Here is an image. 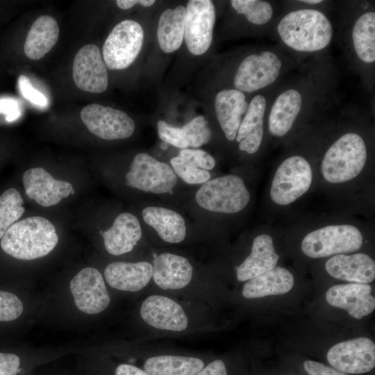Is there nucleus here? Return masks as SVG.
I'll return each instance as SVG.
<instances>
[{"mask_svg":"<svg viewBox=\"0 0 375 375\" xmlns=\"http://www.w3.org/2000/svg\"><path fill=\"white\" fill-rule=\"evenodd\" d=\"M282 42L300 52H315L325 49L333 36L329 19L315 9H299L285 15L277 26Z\"/></svg>","mask_w":375,"mask_h":375,"instance_id":"1","label":"nucleus"},{"mask_svg":"<svg viewBox=\"0 0 375 375\" xmlns=\"http://www.w3.org/2000/svg\"><path fill=\"white\" fill-rule=\"evenodd\" d=\"M58 242L53 224L44 217L33 216L11 225L1 238V247L13 258L30 260L49 254Z\"/></svg>","mask_w":375,"mask_h":375,"instance_id":"2","label":"nucleus"},{"mask_svg":"<svg viewBox=\"0 0 375 375\" xmlns=\"http://www.w3.org/2000/svg\"><path fill=\"white\" fill-rule=\"evenodd\" d=\"M367 160V149L362 135L345 133L325 151L320 163L321 176L332 185L351 181L363 171Z\"/></svg>","mask_w":375,"mask_h":375,"instance_id":"3","label":"nucleus"},{"mask_svg":"<svg viewBox=\"0 0 375 375\" xmlns=\"http://www.w3.org/2000/svg\"><path fill=\"white\" fill-rule=\"evenodd\" d=\"M362 231L351 224H335L317 228L302 239L301 249L308 257L321 258L347 254L360 249Z\"/></svg>","mask_w":375,"mask_h":375,"instance_id":"4","label":"nucleus"},{"mask_svg":"<svg viewBox=\"0 0 375 375\" xmlns=\"http://www.w3.org/2000/svg\"><path fill=\"white\" fill-rule=\"evenodd\" d=\"M195 199L198 205L206 210L235 214L247 206L251 194L240 176L227 174L203 183Z\"/></svg>","mask_w":375,"mask_h":375,"instance_id":"5","label":"nucleus"},{"mask_svg":"<svg viewBox=\"0 0 375 375\" xmlns=\"http://www.w3.org/2000/svg\"><path fill=\"white\" fill-rule=\"evenodd\" d=\"M313 179L310 163L301 155H292L276 168L269 187L272 201L286 206L303 197L310 190Z\"/></svg>","mask_w":375,"mask_h":375,"instance_id":"6","label":"nucleus"},{"mask_svg":"<svg viewBox=\"0 0 375 375\" xmlns=\"http://www.w3.org/2000/svg\"><path fill=\"white\" fill-rule=\"evenodd\" d=\"M144 40L141 25L131 19L117 24L108 35L103 46V60L110 69L129 67L138 56Z\"/></svg>","mask_w":375,"mask_h":375,"instance_id":"7","label":"nucleus"},{"mask_svg":"<svg viewBox=\"0 0 375 375\" xmlns=\"http://www.w3.org/2000/svg\"><path fill=\"white\" fill-rule=\"evenodd\" d=\"M142 320L151 328L166 333L189 330L191 319L183 305L165 294L148 295L140 307Z\"/></svg>","mask_w":375,"mask_h":375,"instance_id":"8","label":"nucleus"},{"mask_svg":"<svg viewBox=\"0 0 375 375\" xmlns=\"http://www.w3.org/2000/svg\"><path fill=\"white\" fill-rule=\"evenodd\" d=\"M125 178L127 185L157 194L172 193L178 180L171 166L146 153L134 157Z\"/></svg>","mask_w":375,"mask_h":375,"instance_id":"9","label":"nucleus"},{"mask_svg":"<svg viewBox=\"0 0 375 375\" xmlns=\"http://www.w3.org/2000/svg\"><path fill=\"white\" fill-rule=\"evenodd\" d=\"M282 61L274 52L264 51L244 58L235 72V89L242 92H253L274 83L280 75Z\"/></svg>","mask_w":375,"mask_h":375,"instance_id":"10","label":"nucleus"},{"mask_svg":"<svg viewBox=\"0 0 375 375\" xmlns=\"http://www.w3.org/2000/svg\"><path fill=\"white\" fill-rule=\"evenodd\" d=\"M81 118L94 135L107 140L131 137L135 124L126 112L98 103H91L81 110Z\"/></svg>","mask_w":375,"mask_h":375,"instance_id":"11","label":"nucleus"},{"mask_svg":"<svg viewBox=\"0 0 375 375\" xmlns=\"http://www.w3.org/2000/svg\"><path fill=\"white\" fill-rule=\"evenodd\" d=\"M216 18L210 0H190L186 7L184 38L189 51L202 55L210 48Z\"/></svg>","mask_w":375,"mask_h":375,"instance_id":"12","label":"nucleus"},{"mask_svg":"<svg viewBox=\"0 0 375 375\" xmlns=\"http://www.w3.org/2000/svg\"><path fill=\"white\" fill-rule=\"evenodd\" d=\"M333 368L345 374L367 373L375 366V344L367 338H357L339 342L327 352Z\"/></svg>","mask_w":375,"mask_h":375,"instance_id":"13","label":"nucleus"},{"mask_svg":"<svg viewBox=\"0 0 375 375\" xmlns=\"http://www.w3.org/2000/svg\"><path fill=\"white\" fill-rule=\"evenodd\" d=\"M69 289L76 306L85 314H99L110 304V297L103 277L94 267L78 272L71 280Z\"/></svg>","mask_w":375,"mask_h":375,"instance_id":"14","label":"nucleus"},{"mask_svg":"<svg viewBox=\"0 0 375 375\" xmlns=\"http://www.w3.org/2000/svg\"><path fill=\"white\" fill-rule=\"evenodd\" d=\"M73 78L76 85L85 92L102 93L108 85L106 66L98 47L88 44L81 47L73 62Z\"/></svg>","mask_w":375,"mask_h":375,"instance_id":"15","label":"nucleus"},{"mask_svg":"<svg viewBox=\"0 0 375 375\" xmlns=\"http://www.w3.org/2000/svg\"><path fill=\"white\" fill-rule=\"evenodd\" d=\"M152 281L159 289L179 291L192 281L194 268L185 257L164 252L156 255L152 262Z\"/></svg>","mask_w":375,"mask_h":375,"instance_id":"16","label":"nucleus"},{"mask_svg":"<svg viewBox=\"0 0 375 375\" xmlns=\"http://www.w3.org/2000/svg\"><path fill=\"white\" fill-rule=\"evenodd\" d=\"M22 181L27 196L43 207L60 203L74 189L70 183L55 179L42 167L26 170Z\"/></svg>","mask_w":375,"mask_h":375,"instance_id":"17","label":"nucleus"},{"mask_svg":"<svg viewBox=\"0 0 375 375\" xmlns=\"http://www.w3.org/2000/svg\"><path fill=\"white\" fill-rule=\"evenodd\" d=\"M332 306L346 310L352 317L361 319L375 308V299L368 283H352L335 285L326 294Z\"/></svg>","mask_w":375,"mask_h":375,"instance_id":"18","label":"nucleus"},{"mask_svg":"<svg viewBox=\"0 0 375 375\" xmlns=\"http://www.w3.org/2000/svg\"><path fill=\"white\" fill-rule=\"evenodd\" d=\"M152 264L148 261L112 262L104 270V278L111 288L129 292L145 288L152 281Z\"/></svg>","mask_w":375,"mask_h":375,"instance_id":"19","label":"nucleus"},{"mask_svg":"<svg viewBox=\"0 0 375 375\" xmlns=\"http://www.w3.org/2000/svg\"><path fill=\"white\" fill-rule=\"evenodd\" d=\"M325 269L331 276L348 282L369 284L375 278V262L362 253L333 256L326 260Z\"/></svg>","mask_w":375,"mask_h":375,"instance_id":"20","label":"nucleus"},{"mask_svg":"<svg viewBox=\"0 0 375 375\" xmlns=\"http://www.w3.org/2000/svg\"><path fill=\"white\" fill-rule=\"evenodd\" d=\"M278 259L272 237L260 234L253 239L249 255L235 267L236 278L246 282L276 267Z\"/></svg>","mask_w":375,"mask_h":375,"instance_id":"21","label":"nucleus"},{"mask_svg":"<svg viewBox=\"0 0 375 375\" xmlns=\"http://www.w3.org/2000/svg\"><path fill=\"white\" fill-rule=\"evenodd\" d=\"M248 106L245 94L236 89L222 90L216 94L215 99L216 116L228 141L235 140Z\"/></svg>","mask_w":375,"mask_h":375,"instance_id":"22","label":"nucleus"},{"mask_svg":"<svg viewBox=\"0 0 375 375\" xmlns=\"http://www.w3.org/2000/svg\"><path fill=\"white\" fill-rule=\"evenodd\" d=\"M266 106L265 97L261 94L256 95L249 103L235 140L241 151L253 154L260 149L264 136Z\"/></svg>","mask_w":375,"mask_h":375,"instance_id":"23","label":"nucleus"},{"mask_svg":"<svg viewBox=\"0 0 375 375\" xmlns=\"http://www.w3.org/2000/svg\"><path fill=\"white\" fill-rule=\"evenodd\" d=\"M100 233L106 250L114 256L131 252L142 234L138 219L129 212L119 214L110 228Z\"/></svg>","mask_w":375,"mask_h":375,"instance_id":"24","label":"nucleus"},{"mask_svg":"<svg viewBox=\"0 0 375 375\" xmlns=\"http://www.w3.org/2000/svg\"><path fill=\"white\" fill-rule=\"evenodd\" d=\"M302 106L299 90H286L274 100L268 116V130L276 138L286 135L292 129Z\"/></svg>","mask_w":375,"mask_h":375,"instance_id":"25","label":"nucleus"},{"mask_svg":"<svg viewBox=\"0 0 375 375\" xmlns=\"http://www.w3.org/2000/svg\"><path fill=\"white\" fill-rule=\"evenodd\" d=\"M207 362L198 356L159 353L147 356L140 367L150 375H196Z\"/></svg>","mask_w":375,"mask_h":375,"instance_id":"26","label":"nucleus"},{"mask_svg":"<svg viewBox=\"0 0 375 375\" xmlns=\"http://www.w3.org/2000/svg\"><path fill=\"white\" fill-rule=\"evenodd\" d=\"M294 283L292 274L287 269L276 266L265 273L246 281L242 294L246 299L283 294L290 291Z\"/></svg>","mask_w":375,"mask_h":375,"instance_id":"27","label":"nucleus"},{"mask_svg":"<svg viewBox=\"0 0 375 375\" xmlns=\"http://www.w3.org/2000/svg\"><path fill=\"white\" fill-rule=\"evenodd\" d=\"M145 223L153 228L165 242L178 244L183 242L187 233L185 222L178 212L171 209L149 206L142 210Z\"/></svg>","mask_w":375,"mask_h":375,"instance_id":"28","label":"nucleus"},{"mask_svg":"<svg viewBox=\"0 0 375 375\" xmlns=\"http://www.w3.org/2000/svg\"><path fill=\"white\" fill-rule=\"evenodd\" d=\"M59 35L56 20L50 15H41L33 23L25 40L24 50L30 59L42 58L55 46Z\"/></svg>","mask_w":375,"mask_h":375,"instance_id":"29","label":"nucleus"},{"mask_svg":"<svg viewBox=\"0 0 375 375\" xmlns=\"http://www.w3.org/2000/svg\"><path fill=\"white\" fill-rule=\"evenodd\" d=\"M186 8L178 6L165 10L158 20L157 38L160 49L172 53L181 47L185 33Z\"/></svg>","mask_w":375,"mask_h":375,"instance_id":"30","label":"nucleus"},{"mask_svg":"<svg viewBox=\"0 0 375 375\" xmlns=\"http://www.w3.org/2000/svg\"><path fill=\"white\" fill-rule=\"evenodd\" d=\"M352 44L357 57L365 63L375 61V12L361 15L354 23L351 33Z\"/></svg>","mask_w":375,"mask_h":375,"instance_id":"31","label":"nucleus"},{"mask_svg":"<svg viewBox=\"0 0 375 375\" xmlns=\"http://www.w3.org/2000/svg\"><path fill=\"white\" fill-rule=\"evenodd\" d=\"M23 204L24 200L15 188H9L0 196V239L24 212Z\"/></svg>","mask_w":375,"mask_h":375,"instance_id":"32","label":"nucleus"},{"mask_svg":"<svg viewBox=\"0 0 375 375\" xmlns=\"http://www.w3.org/2000/svg\"><path fill=\"white\" fill-rule=\"evenodd\" d=\"M231 5L240 15L256 25L267 24L272 17V6L267 1L261 0H232Z\"/></svg>","mask_w":375,"mask_h":375,"instance_id":"33","label":"nucleus"},{"mask_svg":"<svg viewBox=\"0 0 375 375\" xmlns=\"http://www.w3.org/2000/svg\"><path fill=\"white\" fill-rule=\"evenodd\" d=\"M170 164L176 176L188 184H201L210 178L208 171L194 166L179 156L172 158Z\"/></svg>","mask_w":375,"mask_h":375,"instance_id":"34","label":"nucleus"},{"mask_svg":"<svg viewBox=\"0 0 375 375\" xmlns=\"http://www.w3.org/2000/svg\"><path fill=\"white\" fill-rule=\"evenodd\" d=\"M188 147H199L208 143L211 131L203 116H197L185 124L182 128Z\"/></svg>","mask_w":375,"mask_h":375,"instance_id":"35","label":"nucleus"},{"mask_svg":"<svg viewBox=\"0 0 375 375\" xmlns=\"http://www.w3.org/2000/svg\"><path fill=\"white\" fill-rule=\"evenodd\" d=\"M24 305L19 297L10 292L0 290V322H10L19 317Z\"/></svg>","mask_w":375,"mask_h":375,"instance_id":"36","label":"nucleus"},{"mask_svg":"<svg viewBox=\"0 0 375 375\" xmlns=\"http://www.w3.org/2000/svg\"><path fill=\"white\" fill-rule=\"evenodd\" d=\"M159 138L165 142L177 148H188V142L181 128L171 126L162 120L157 122Z\"/></svg>","mask_w":375,"mask_h":375,"instance_id":"37","label":"nucleus"},{"mask_svg":"<svg viewBox=\"0 0 375 375\" xmlns=\"http://www.w3.org/2000/svg\"><path fill=\"white\" fill-rule=\"evenodd\" d=\"M179 156L194 166L207 171L212 169L216 164L215 158L210 153L199 149H181L179 152Z\"/></svg>","mask_w":375,"mask_h":375,"instance_id":"38","label":"nucleus"},{"mask_svg":"<svg viewBox=\"0 0 375 375\" xmlns=\"http://www.w3.org/2000/svg\"><path fill=\"white\" fill-rule=\"evenodd\" d=\"M21 94L27 101L40 108H46L49 104L47 97L34 88L30 79L25 75H21L18 81Z\"/></svg>","mask_w":375,"mask_h":375,"instance_id":"39","label":"nucleus"},{"mask_svg":"<svg viewBox=\"0 0 375 375\" xmlns=\"http://www.w3.org/2000/svg\"><path fill=\"white\" fill-rule=\"evenodd\" d=\"M19 366L20 359L17 355L0 352V375H17Z\"/></svg>","mask_w":375,"mask_h":375,"instance_id":"40","label":"nucleus"},{"mask_svg":"<svg viewBox=\"0 0 375 375\" xmlns=\"http://www.w3.org/2000/svg\"><path fill=\"white\" fill-rule=\"evenodd\" d=\"M303 368L309 375H348L321 362L306 360Z\"/></svg>","mask_w":375,"mask_h":375,"instance_id":"41","label":"nucleus"},{"mask_svg":"<svg viewBox=\"0 0 375 375\" xmlns=\"http://www.w3.org/2000/svg\"><path fill=\"white\" fill-rule=\"evenodd\" d=\"M196 375H228L225 362L221 359L209 361Z\"/></svg>","mask_w":375,"mask_h":375,"instance_id":"42","label":"nucleus"},{"mask_svg":"<svg viewBox=\"0 0 375 375\" xmlns=\"http://www.w3.org/2000/svg\"><path fill=\"white\" fill-rule=\"evenodd\" d=\"M0 112L6 115V119L8 122L15 120L20 115L17 102L10 99H0Z\"/></svg>","mask_w":375,"mask_h":375,"instance_id":"43","label":"nucleus"},{"mask_svg":"<svg viewBox=\"0 0 375 375\" xmlns=\"http://www.w3.org/2000/svg\"><path fill=\"white\" fill-rule=\"evenodd\" d=\"M114 375H150L142 367L128 363L118 365Z\"/></svg>","mask_w":375,"mask_h":375,"instance_id":"44","label":"nucleus"},{"mask_svg":"<svg viewBox=\"0 0 375 375\" xmlns=\"http://www.w3.org/2000/svg\"><path fill=\"white\" fill-rule=\"evenodd\" d=\"M154 0H117L116 3L121 9H129L136 4H140L144 7H149L154 4Z\"/></svg>","mask_w":375,"mask_h":375,"instance_id":"45","label":"nucleus"},{"mask_svg":"<svg viewBox=\"0 0 375 375\" xmlns=\"http://www.w3.org/2000/svg\"><path fill=\"white\" fill-rule=\"evenodd\" d=\"M301 2H303L308 4H317V3H322V0H304V1H301Z\"/></svg>","mask_w":375,"mask_h":375,"instance_id":"46","label":"nucleus"},{"mask_svg":"<svg viewBox=\"0 0 375 375\" xmlns=\"http://www.w3.org/2000/svg\"><path fill=\"white\" fill-rule=\"evenodd\" d=\"M74 192H74V190L73 189V190L71 191V193H70V194H74Z\"/></svg>","mask_w":375,"mask_h":375,"instance_id":"47","label":"nucleus"}]
</instances>
